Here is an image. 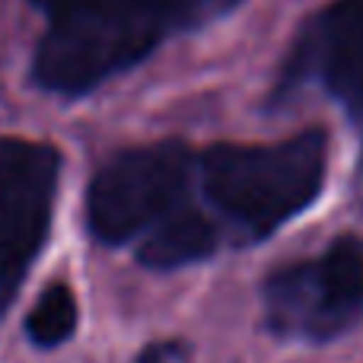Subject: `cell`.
<instances>
[{"instance_id":"7a4b0ae2","label":"cell","mask_w":363,"mask_h":363,"mask_svg":"<svg viewBox=\"0 0 363 363\" xmlns=\"http://www.w3.org/2000/svg\"><path fill=\"white\" fill-rule=\"evenodd\" d=\"M328 140L303 131L281 144H217L194 160L213 223L233 242H262L303 213L325 185Z\"/></svg>"},{"instance_id":"5b68a950","label":"cell","mask_w":363,"mask_h":363,"mask_svg":"<svg viewBox=\"0 0 363 363\" xmlns=\"http://www.w3.org/2000/svg\"><path fill=\"white\" fill-rule=\"evenodd\" d=\"M61 157L51 144L0 138V306L13 300L51 223Z\"/></svg>"},{"instance_id":"52a82bcc","label":"cell","mask_w":363,"mask_h":363,"mask_svg":"<svg viewBox=\"0 0 363 363\" xmlns=\"http://www.w3.org/2000/svg\"><path fill=\"white\" fill-rule=\"evenodd\" d=\"M223 245V230L207 211L182 204L140 239L138 258L153 271H176L211 258Z\"/></svg>"},{"instance_id":"ba28073f","label":"cell","mask_w":363,"mask_h":363,"mask_svg":"<svg viewBox=\"0 0 363 363\" xmlns=\"http://www.w3.org/2000/svg\"><path fill=\"white\" fill-rule=\"evenodd\" d=\"M77 332V300L67 284H51L26 315V335L38 347H57Z\"/></svg>"},{"instance_id":"3957f363","label":"cell","mask_w":363,"mask_h":363,"mask_svg":"<svg viewBox=\"0 0 363 363\" xmlns=\"http://www.w3.org/2000/svg\"><path fill=\"white\" fill-rule=\"evenodd\" d=\"M264 325L284 341L322 345L363 319V236H341L322 255L284 264L262 290Z\"/></svg>"},{"instance_id":"8992f818","label":"cell","mask_w":363,"mask_h":363,"mask_svg":"<svg viewBox=\"0 0 363 363\" xmlns=\"http://www.w3.org/2000/svg\"><path fill=\"white\" fill-rule=\"evenodd\" d=\"M294 77L315 80L363 125V0H335L313 19L296 48Z\"/></svg>"},{"instance_id":"277c9868","label":"cell","mask_w":363,"mask_h":363,"mask_svg":"<svg viewBox=\"0 0 363 363\" xmlns=\"http://www.w3.org/2000/svg\"><path fill=\"white\" fill-rule=\"evenodd\" d=\"M194 160L198 157L176 140L121 150L89 182V230L108 245L147 236L185 204L188 185L194 182Z\"/></svg>"},{"instance_id":"9c48e42d","label":"cell","mask_w":363,"mask_h":363,"mask_svg":"<svg viewBox=\"0 0 363 363\" xmlns=\"http://www.w3.org/2000/svg\"><path fill=\"white\" fill-rule=\"evenodd\" d=\"M140 363H169V347H150Z\"/></svg>"},{"instance_id":"6da1fadb","label":"cell","mask_w":363,"mask_h":363,"mask_svg":"<svg viewBox=\"0 0 363 363\" xmlns=\"http://www.w3.org/2000/svg\"><path fill=\"white\" fill-rule=\"evenodd\" d=\"M48 29L35 48V80L83 96L144 61L160 42L226 16L242 0H35Z\"/></svg>"}]
</instances>
